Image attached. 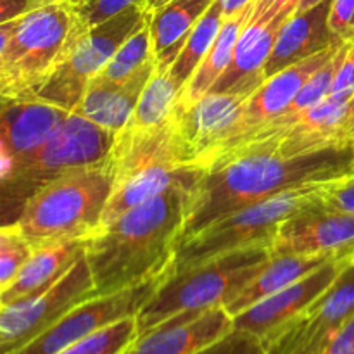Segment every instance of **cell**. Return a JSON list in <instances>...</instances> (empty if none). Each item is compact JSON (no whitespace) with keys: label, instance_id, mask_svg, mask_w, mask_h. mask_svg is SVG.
<instances>
[{"label":"cell","instance_id":"1","mask_svg":"<svg viewBox=\"0 0 354 354\" xmlns=\"http://www.w3.org/2000/svg\"><path fill=\"white\" fill-rule=\"evenodd\" d=\"M354 173V149L328 147L283 158L244 154L203 169L189 190L178 245L209 225L287 190L324 185Z\"/></svg>","mask_w":354,"mask_h":354},{"label":"cell","instance_id":"2","mask_svg":"<svg viewBox=\"0 0 354 354\" xmlns=\"http://www.w3.org/2000/svg\"><path fill=\"white\" fill-rule=\"evenodd\" d=\"M189 190L185 185L171 187L88 239L85 258L97 296L120 292L169 272Z\"/></svg>","mask_w":354,"mask_h":354},{"label":"cell","instance_id":"3","mask_svg":"<svg viewBox=\"0 0 354 354\" xmlns=\"http://www.w3.org/2000/svg\"><path fill=\"white\" fill-rule=\"evenodd\" d=\"M114 187L107 162L59 176L30 197L14 227L35 249L97 234Z\"/></svg>","mask_w":354,"mask_h":354},{"label":"cell","instance_id":"4","mask_svg":"<svg viewBox=\"0 0 354 354\" xmlns=\"http://www.w3.org/2000/svg\"><path fill=\"white\" fill-rule=\"evenodd\" d=\"M272 259V248H249L216 256L185 272L168 273L154 296L135 317L138 335L187 311L225 308Z\"/></svg>","mask_w":354,"mask_h":354},{"label":"cell","instance_id":"5","mask_svg":"<svg viewBox=\"0 0 354 354\" xmlns=\"http://www.w3.org/2000/svg\"><path fill=\"white\" fill-rule=\"evenodd\" d=\"M75 17V7L59 0L0 23V95L35 99L64 55Z\"/></svg>","mask_w":354,"mask_h":354},{"label":"cell","instance_id":"6","mask_svg":"<svg viewBox=\"0 0 354 354\" xmlns=\"http://www.w3.org/2000/svg\"><path fill=\"white\" fill-rule=\"evenodd\" d=\"M114 138V131L78 113L69 114L61 130L40 151L0 173L2 227L16 223L24 204L47 183L66 173L106 162Z\"/></svg>","mask_w":354,"mask_h":354},{"label":"cell","instance_id":"7","mask_svg":"<svg viewBox=\"0 0 354 354\" xmlns=\"http://www.w3.org/2000/svg\"><path fill=\"white\" fill-rule=\"evenodd\" d=\"M325 185L327 183L287 190L209 225L176 248L169 273L185 272L239 249L272 248L280 225L308 204L320 199Z\"/></svg>","mask_w":354,"mask_h":354},{"label":"cell","instance_id":"8","mask_svg":"<svg viewBox=\"0 0 354 354\" xmlns=\"http://www.w3.org/2000/svg\"><path fill=\"white\" fill-rule=\"evenodd\" d=\"M147 21L149 12L142 6H130L92 28L76 16L64 55L35 93V99L75 113L90 82L106 68L118 48Z\"/></svg>","mask_w":354,"mask_h":354},{"label":"cell","instance_id":"9","mask_svg":"<svg viewBox=\"0 0 354 354\" xmlns=\"http://www.w3.org/2000/svg\"><path fill=\"white\" fill-rule=\"evenodd\" d=\"M97 297L95 283L83 256L62 279L44 292L2 306L0 310V354L19 351L44 332L54 327L64 315L85 301Z\"/></svg>","mask_w":354,"mask_h":354},{"label":"cell","instance_id":"10","mask_svg":"<svg viewBox=\"0 0 354 354\" xmlns=\"http://www.w3.org/2000/svg\"><path fill=\"white\" fill-rule=\"evenodd\" d=\"M169 272L144 283L120 290V292L97 296L73 308L54 327L12 354H57L75 342L95 334L100 328L113 325L123 318L137 317L149 303Z\"/></svg>","mask_w":354,"mask_h":354},{"label":"cell","instance_id":"11","mask_svg":"<svg viewBox=\"0 0 354 354\" xmlns=\"http://www.w3.org/2000/svg\"><path fill=\"white\" fill-rule=\"evenodd\" d=\"M354 318V261L327 292L265 342L266 354H324Z\"/></svg>","mask_w":354,"mask_h":354},{"label":"cell","instance_id":"12","mask_svg":"<svg viewBox=\"0 0 354 354\" xmlns=\"http://www.w3.org/2000/svg\"><path fill=\"white\" fill-rule=\"evenodd\" d=\"M106 162L114 176V185L158 168H201L196 152L180 128L176 111L158 127H124L118 131Z\"/></svg>","mask_w":354,"mask_h":354},{"label":"cell","instance_id":"13","mask_svg":"<svg viewBox=\"0 0 354 354\" xmlns=\"http://www.w3.org/2000/svg\"><path fill=\"white\" fill-rule=\"evenodd\" d=\"M272 252L273 256H354V213L328 206L322 194L320 199L280 225Z\"/></svg>","mask_w":354,"mask_h":354},{"label":"cell","instance_id":"14","mask_svg":"<svg viewBox=\"0 0 354 354\" xmlns=\"http://www.w3.org/2000/svg\"><path fill=\"white\" fill-rule=\"evenodd\" d=\"M353 261L354 256H339L330 259L304 279L294 282L292 286L242 311L234 318V328L251 332L265 344L280 328L299 317L322 294L327 292Z\"/></svg>","mask_w":354,"mask_h":354},{"label":"cell","instance_id":"15","mask_svg":"<svg viewBox=\"0 0 354 354\" xmlns=\"http://www.w3.org/2000/svg\"><path fill=\"white\" fill-rule=\"evenodd\" d=\"M344 44L346 41H337V44L325 48L320 54L313 55V57L306 59V61L303 62H297V64L290 66V68L273 75L272 78H266L265 83L249 97L248 104H245L244 111H242L241 120L235 124L234 131H232V135L228 137V140L221 145L220 151L214 154V158L207 162V166H209L218 156H221L223 152L230 151V149L237 147L242 142L248 140L252 133H256L259 128L265 127V124L268 123V121H272L273 118L282 116V114L289 109V106L292 104V100L296 99V95L299 93V90L303 88L304 83L310 80V76L313 75L317 69H320L322 66L327 64V62L341 50V47Z\"/></svg>","mask_w":354,"mask_h":354},{"label":"cell","instance_id":"16","mask_svg":"<svg viewBox=\"0 0 354 354\" xmlns=\"http://www.w3.org/2000/svg\"><path fill=\"white\" fill-rule=\"evenodd\" d=\"M69 114V111L44 100L2 97L0 173L40 151L61 130Z\"/></svg>","mask_w":354,"mask_h":354},{"label":"cell","instance_id":"17","mask_svg":"<svg viewBox=\"0 0 354 354\" xmlns=\"http://www.w3.org/2000/svg\"><path fill=\"white\" fill-rule=\"evenodd\" d=\"M234 328L223 306L187 311L137 335L121 354H196Z\"/></svg>","mask_w":354,"mask_h":354},{"label":"cell","instance_id":"18","mask_svg":"<svg viewBox=\"0 0 354 354\" xmlns=\"http://www.w3.org/2000/svg\"><path fill=\"white\" fill-rule=\"evenodd\" d=\"M254 92H209L189 107L176 106V118L201 168L214 158L228 140Z\"/></svg>","mask_w":354,"mask_h":354},{"label":"cell","instance_id":"19","mask_svg":"<svg viewBox=\"0 0 354 354\" xmlns=\"http://www.w3.org/2000/svg\"><path fill=\"white\" fill-rule=\"evenodd\" d=\"M296 10L297 6H290L273 19L266 16H251L239 37L230 66L209 92H256L266 80L265 64L272 54L280 26Z\"/></svg>","mask_w":354,"mask_h":354},{"label":"cell","instance_id":"20","mask_svg":"<svg viewBox=\"0 0 354 354\" xmlns=\"http://www.w3.org/2000/svg\"><path fill=\"white\" fill-rule=\"evenodd\" d=\"M330 7L332 0H324L310 9L294 12L280 26L272 54L265 64L266 78L320 54L337 41H344L335 38L328 26Z\"/></svg>","mask_w":354,"mask_h":354},{"label":"cell","instance_id":"21","mask_svg":"<svg viewBox=\"0 0 354 354\" xmlns=\"http://www.w3.org/2000/svg\"><path fill=\"white\" fill-rule=\"evenodd\" d=\"M154 71L156 57H152L133 76L123 82L109 83L93 78L75 113L106 130L118 133L130 121L138 99Z\"/></svg>","mask_w":354,"mask_h":354},{"label":"cell","instance_id":"22","mask_svg":"<svg viewBox=\"0 0 354 354\" xmlns=\"http://www.w3.org/2000/svg\"><path fill=\"white\" fill-rule=\"evenodd\" d=\"M88 239L35 249L16 279L0 292V308L28 299L54 286L85 256Z\"/></svg>","mask_w":354,"mask_h":354},{"label":"cell","instance_id":"23","mask_svg":"<svg viewBox=\"0 0 354 354\" xmlns=\"http://www.w3.org/2000/svg\"><path fill=\"white\" fill-rule=\"evenodd\" d=\"M214 0H171L149 14L156 68L169 69L196 24Z\"/></svg>","mask_w":354,"mask_h":354},{"label":"cell","instance_id":"24","mask_svg":"<svg viewBox=\"0 0 354 354\" xmlns=\"http://www.w3.org/2000/svg\"><path fill=\"white\" fill-rule=\"evenodd\" d=\"M346 254H315V256H273L272 263L239 294L235 299L225 306L232 318L241 315L248 308L254 306L259 301L266 299L272 294L292 286L297 280L304 279L311 272L324 266L330 259Z\"/></svg>","mask_w":354,"mask_h":354},{"label":"cell","instance_id":"25","mask_svg":"<svg viewBox=\"0 0 354 354\" xmlns=\"http://www.w3.org/2000/svg\"><path fill=\"white\" fill-rule=\"evenodd\" d=\"M254 7L256 3H251L245 9H242L241 12L234 14L230 17H225L223 26H221L214 44L211 45L209 52L203 59V62L197 68V71L194 73L190 82L180 92V107L192 106L196 100H199L201 97L209 93L214 83L223 76V73L227 71L232 59H234V52L235 47H237L239 37H241L242 30L248 24V21L251 19L252 12H254Z\"/></svg>","mask_w":354,"mask_h":354},{"label":"cell","instance_id":"26","mask_svg":"<svg viewBox=\"0 0 354 354\" xmlns=\"http://www.w3.org/2000/svg\"><path fill=\"white\" fill-rule=\"evenodd\" d=\"M225 14L223 7H221L220 0H214L213 6L206 10L203 17L199 19V23L196 24V28L192 30V33L187 38L185 45L180 50L178 57L173 62L169 73H171V78L175 80V83L178 85L180 92H182L183 86L190 82V78L194 76V73L197 71V68L201 66L203 59L206 57V54L209 52L211 45L216 40L218 33H220L221 26H223Z\"/></svg>","mask_w":354,"mask_h":354},{"label":"cell","instance_id":"27","mask_svg":"<svg viewBox=\"0 0 354 354\" xmlns=\"http://www.w3.org/2000/svg\"><path fill=\"white\" fill-rule=\"evenodd\" d=\"M180 88L171 78L169 69L156 68L145 85L137 107L128 121V128H149L166 123L178 106Z\"/></svg>","mask_w":354,"mask_h":354},{"label":"cell","instance_id":"28","mask_svg":"<svg viewBox=\"0 0 354 354\" xmlns=\"http://www.w3.org/2000/svg\"><path fill=\"white\" fill-rule=\"evenodd\" d=\"M152 57H154V47H152L151 26L147 21L118 48L116 54L107 62L106 68L95 76V80L109 83L123 82V80L133 76Z\"/></svg>","mask_w":354,"mask_h":354},{"label":"cell","instance_id":"29","mask_svg":"<svg viewBox=\"0 0 354 354\" xmlns=\"http://www.w3.org/2000/svg\"><path fill=\"white\" fill-rule=\"evenodd\" d=\"M137 335V318H123L75 342L57 354H121L135 341Z\"/></svg>","mask_w":354,"mask_h":354},{"label":"cell","instance_id":"30","mask_svg":"<svg viewBox=\"0 0 354 354\" xmlns=\"http://www.w3.org/2000/svg\"><path fill=\"white\" fill-rule=\"evenodd\" d=\"M351 41L353 40L346 41L341 47V50H339L327 64L322 66L320 69H317V71L310 76V80L304 83V86L299 90L296 99L292 100L289 109H287L282 116H294V114L303 113V111L320 104L322 100L328 99L332 85H334L335 75H337L339 68H341L342 61H344V55L348 54V48L349 45H351Z\"/></svg>","mask_w":354,"mask_h":354},{"label":"cell","instance_id":"31","mask_svg":"<svg viewBox=\"0 0 354 354\" xmlns=\"http://www.w3.org/2000/svg\"><path fill=\"white\" fill-rule=\"evenodd\" d=\"M31 254L33 248L19 230L14 225H3L0 230V290L16 279Z\"/></svg>","mask_w":354,"mask_h":354},{"label":"cell","instance_id":"32","mask_svg":"<svg viewBox=\"0 0 354 354\" xmlns=\"http://www.w3.org/2000/svg\"><path fill=\"white\" fill-rule=\"evenodd\" d=\"M196 354H266V349L254 334L232 328L227 335Z\"/></svg>","mask_w":354,"mask_h":354},{"label":"cell","instance_id":"33","mask_svg":"<svg viewBox=\"0 0 354 354\" xmlns=\"http://www.w3.org/2000/svg\"><path fill=\"white\" fill-rule=\"evenodd\" d=\"M144 3L145 0H86L82 6L75 7V12L86 26L92 28L123 12L130 6L144 7Z\"/></svg>","mask_w":354,"mask_h":354},{"label":"cell","instance_id":"34","mask_svg":"<svg viewBox=\"0 0 354 354\" xmlns=\"http://www.w3.org/2000/svg\"><path fill=\"white\" fill-rule=\"evenodd\" d=\"M328 26L339 40H354V0H332Z\"/></svg>","mask_w":354,"mask_h":354},{"label":"cell","instance_id":"35","mask_svg":"<svg viewBox=\"0 0 354 354\" xmlns=\"http://www.w3.org/2000/svg\"><path fill=\"white\" fill-rule=\"evenodd\" d=\"M324 203L335 209L354 213V173L327 183L324 189Z\"/></svg>","mask_w":354,"mask_h":354},{"label":"cell","instance_id":"36","mask_svg":"<svg viewBox=\"0 0 354 354\" xmlns=\"http://www.w3.org/2000/svg\"><path fill=\"white\" fill-rule=\"evenodd\" d=\"M354 95V40L348 48V54L344 55L341 68L335 75L334 85H332L330 95L332 99L349 100Z\"/></svg>","mask_w":354,"mask_h":354},{"label":"cell","instance_id":"37","mask_svg":"<svg viewBox=\"0 0 354 354\" xmlns=\"http://www.w3.org/2000/svg\"><path fill=\"white\" fill-rule=\"evenodd\" d=\"M54 2H59V0H0V23L12 21Z\"/></svg>","mask_w":354,"mask_h":354},{"label":"cell","instance_id":"38","mask_svg":"<svg viewBox=\"0 0 354 354\" xmlns=\"http://www.w3.org/2000/svg\"><path fill=\"white\" fill-rule=\"evenodd\" d=\"M324 354H354V318L339 332Z\"/></svg>","mask_w":354,"mask_h":354},{"label":"cell","instance_id":"39","mask_svg":"<svg viewBox=\"0 0 354 354\" xmlns=\"http://www.w3.org/2000/svg\"><path fill=\"white\" fill-rule=\"evenodd\" d=\"M301 0H258L254 7V16H268L275 17L277 14L282 12L286 7L299 6Z\"/></svg>","mask_w":354,"mask_h":354},{"label":"cell","instance_id":"40","mask_svg":"<svg viewBox=\"0 0 354 354\" xmlns=\"http://www.w3.org/2000/svg\"><path fill=\"white\" fill-rule=\"evenodd\" d=\"M339 140L344 147L354 149V95L349 99V109L339 130Z\"/></svg>","mask_w":354,"mask_h":354},{"label":"cell","instance_id":"41","mask_svg":"<svg viewBox=\"0 0 354 354\" xmlns=\"http://www.w3.org/2000/svg\"><path fill=\"white\" fill-rule=\"evenodd\" d=\"M221 7H223V14L225 17H230L234 14L241 12L242 9H245L251 3H256L258 0H220Z\"/></svg>","mask_w":354,"mask_h":354},{"label":"cell","instance_id":"42","mask_svg":"<svg viewBox=\"0 0 354 354\" xmlns=\"http://www.w3.org/2000/svg\"><path fill=\"white\" fill-rule=\"evenodd\" d=\"M168 2H171V0H145L144 9L147 10L149 14H151V12H154V10H158L159 7L166 6V3H168Z\"/></svg>","mask_w":354,"mask_h":354},{"label":"cell","instance_id":"43","mask_svg":"<svg viewBox=\"0 0 354 354\" xmlns=\"http://www.w3.org/2000/svg\"><path fill=\"white\" fill-rule=\"evenodd\" d=\"M320 2H324V0H301L299 6H297V10H296V12H301V10L310 9V7L317 6V3H320Z\"/></svg>","mask_w":354,"mask_h":354},{"label":"cell","instance_id":"44","mask_svg":"<svg viewBox=\"0 0 354 354\" xmlns=\"http://www.w3.org/2000/svg\"><path fill=\"white\" fill-rule=\"evenodd\" d=\"M62 2L69 3V6H73V7H78V6H82V3H85L86 0H62Z\"/></svg>","mask_w":354,"mask_h":354}]
</instances>
